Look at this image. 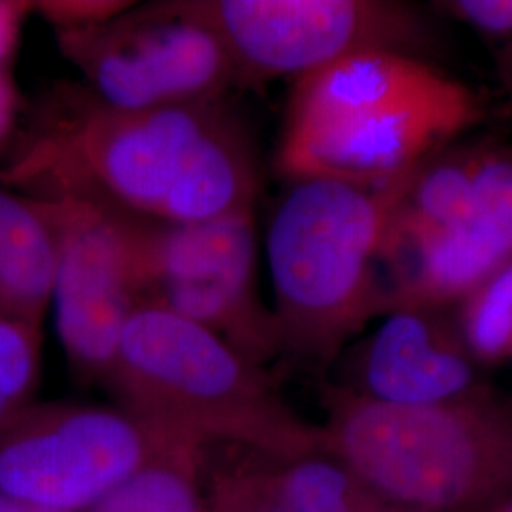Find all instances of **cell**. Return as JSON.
I'll use <instances>...</instances> for the list:
<instances>
[{"instance_id": "cell-1", "label": "cell", "mask_w": 512, "mask_h": 512, "mask_svg": "<svg viewBox=\"0 0 512 512\" xmlns=\"http://www.w3.org/2000/svg\"><path fill=\"white\" fill-rule=\"evenodd\" d=\"M0 181L31 200L73 198L137 219L202 222L255 207V148L224 99L118 110L67 90L6 150Z\"/></svg>"}, {"instance_id": "cell-2", "label": "cell", "mask_w": 512, "mask_h": 512, "mask_svg": "<svg viewBox=\"0 0 512 512\" xmlns=\"http://www.w3.org/2000/svg\"><path fill=\"white\" fill-rule=\"evenodd\" d=\"M486 114L475 88L427 59L361 52L296 80L275 164L291 183H395Z\"/></svg>"}, {"instance_id": "cell-3", "label": "cell", "mask_w": 512, "mask_h": 512, "mask_svg": "<svg viewBox=\"0 0 512 512\" xmlns=\"http://www.w3.org/2000/svg\"><path fill=\"white\" fill-rule=\"evenodd\" d=\"M412 173L382 186L291 183L266 236L281 353L329 365L370 319L387 315L382 253Z\"/></svg>"}, {"instance_id": "cell-4", "label": "cell", "mask_w": 512, "mask_h": 512, "mask_svg": "<svg viewBox=\"0 0 512 512\" xmlns=\"http://www.w3.org/2000/svg\"><path fill=\"white\" fill-rule=\"evenodd\" d=\"M105 387L118 406L205 446L275 461L321 452V429L294 416L264 366L154 304L129 319Z\"/></svg>"}, {"instance_id": "cell-5", "label": "cell", "mask_w": 512, "mask_h": 512, "mask_svg": "<svg viewBox=\"0 0 512 512\" xmlns=\"http://www.w3.org/2000/svg\"><path fill=\"white\" fill-rule=\"evenodd\" d=\"M327 404L321 452L395 507L461 509L512 463V412L480 389L452 403L395 406L330 387Z\"/></svg>"}, {"instance_id": "cell-6", "label": "cell", "mask_w": 512, "mask_h": 512, "mask_svg": "<svg viewBox=\"0 0 512 512\" xmlns=\"http://www.w3.org/2000/svg\"><path fill=\"white\" fill-rule=\"evenodd\" d=\"M54 33L84 90L110 109L211 103L239 86L226 46L186 0L131 2L105 21Z\"/></svg>"}, {"instance_id": "cell-7", "label": "cell", "mask_w": 512, "mask_h": 512, "mask_svg": "<svg viewBox=\"0 0 512 512\" xmlns=\"http://www.w3.org/2000/svg\"><path fill=\"white\" fill-rule=\"evenodd\" d=\"M226 46L241 84L300 80L361 52L427 59L429 23L389 0H186Z\"/></svg>"}, {"instance_id": "cell-8", "label": "cell", "mask_w": 512, "mask_h": 512, "mask_svg": "<svg viewBox=\"0 0 512 512\" xmlns=\"http://www.w3.org/2000/svg\"><path fill=\"white\" fill-rule=\"evenodd\" d=\"M183 439L118 404H27L0 427V495L86 512Z\"/></svg>"}, {"instance_id": "cell-9", "label": "cell", "mask_w": 512, "mask_h": 512, "mask_svg": "<svg viewBox=\"0 0 512 512\" xmlns=\"http://www.w3.org/2000/svg\"><path fill=\"white\" fill-rule=\"evenodd\" d=\"M145 304L173 311L264 366L281 353L258 293L253 209L202 222L133 217Z\"/></svg>"}, {"instance_id": "cell-10", "label": "cell", "mask_w": 512, "mask_h": 512, "mask_svg": "<svg viewBox=\"0 0 512 512\" xmlns=\"http://www.w3.org/2000/svg\"><path fill=\"white\" fill-rule=\"evenodd\" d=\"M31 203L54 238L50 306L61 346L82 380L105 385L129 319L145 306L133 217L73 198Z\"/></svg>"}, {"instance_id": "cell-11", "label": "cell", "mask_w": 512, "mask_h": 512, "mask_svg": "<svg viewBox=\"0 0 512 512\" xmlns=\"http://www.w3.org/2000/svg\"><path fill=\"white\" fill-rule=\"evenodd\" d=\"M452 308L389 311L357 355L355 387L376 403L433 406L476 393L475 357Z\"/></svg>"}, {"instance_id": "cell-12", "label": "cell", "mask_w": 512, "mask_h": 512, "mask_svg": "<svg viewBox=\"0 0 512 512\" xmlns=\"http://www.w3.org/2000/svg\"><path fill=\"white\" fill-rule=\"evenodd\" d=\"M52 232L31 200L0 186V319L40 329L52 302Z\"/></svg>"}, {"instance_id": "cell-13", "label": "cell", "mask_w": 512, "mask_h": 512, "mask_svg": "<svg viewBox=\"0 0 512 512\" xmlns=\"http://www.w3.org/2000/svg\"><path fill=\"white\" fill-rule=\"evenodd\" d=\"M473 147L446 148L414 169L395 209L385 247L418 243L465 226L473 215Z\"/></svg>"}, {"instance_id": "cell-14", "label": "cell", "mask_w": 512, "mask_h": 512, "mask_svg": "<svg viewBox=\"0 0 512 512\" xmlns=\"http://www.w3.org/2000/svg\"><path fill=\"white\" fill-rule=\"evenodd\" d=\"M205 450L198 440H179L86 512H209L202 492Z\"/></svg>"}, {"instance_id": "cell-15", "label": "cell", "mask_w": 512, "mask_h": 512, "mask_svg": "<svg viewBox=\"0 0 512 512\" xmlns=\"http://www.w3.org/2000/svg\"><path fill=\"white\" fill-rule=\"evenodd\" d=\"M319 454L281 461L285 467L268 471V484L279 505L291 512H380V501L344 465Z\"/></svg>"}, {"instance_id": "cell-16", "label": "cell", "mask_w": 512, "mask_h": 512, "mask_svg": "<svg viewBox=\"0 0 512 512\" xmlns=\"http://www.w3.org/2000/svg\"><path fill=\"white\" fill-rule=\"evenodd\" d=\"M459 330L475 361L497 363L512 353V258L458 304Z\"/></svg>"}, {"instance_id": "cell-17", "label": "cell", "mask_w": 512, "mask_h": 512, "mask_svg": "<svg viewBox=\"0 0 512 512\" xmlns=\"http://www.w3.org/2000/svg\"><path fill=\"white\" fill-rule=\"evenodd\" d=\"M473 171L471 224L495 249L512 258V147L478 145Z\"/></svg>"}, {"instance_id": "cell-18", "label": "cell", "mask_w": 512, "mask_h": 512, "mask_svg": "<svg viewBox=\"0 0 512 512\" xmlns=\"http://www.w3.org/2000/svg\"><path fill=\"white\" fill-rule=\"evenodd\" d=\"M38 368L40 329L0 319V427L31 404Z\"/></svg>"}, {"instance_id": "cell-19", "label": "cell", "mask_w": 512, "mask_h": 512, "mask_svg": "<svg viewBox=\"0 0 512 512\" xmlns=\"http://www.w3.org/2000/svg\"><path fill=\"white\" fill-rule=\"evenodd\" d=\"M439 8L486 37L512 38V0H448Z\"/></svg>"}, {"instance_id": "cell-20", "label": "cell", "mask_w": 512, "mask_h": 512, "mask_svg": "<svg viewBox=\"0 0 512 512\" xmlns=\"http://www.w3.org/2000/svg\"><path fill=\"white\" fill-rule=\"evenodd\" d=\"M129 4L118 0H50L35 2V12L42 14L54 29H73L112 18Z\"/></svg>"}, {"instance_id": "cell-21", "label": "cell", "mask_w": 512, "mask_h": 512, "mask_svg": "<svg viewBox=\"0 0 512 512\" xmlns=\"http://www.w3.org/2000/svg\"><path fill=\"white\" fill-rule=\"evenodd\" d=\"M33 12L35 2L0 0V71H10V63L18 52L23 25Z\"/></svg>"}, {"instance_id": "cell-22", "label": "cell", "mask_w": 512, "mask_h": 512, "mask_svg": "<svg viewBox=\"0 0 512 512\" xmlns=\"http://www.w3.org/2000/svg\"><path fill=\"white\" fill-rule=\"evenodd\" d=\"M19 116V95L10 71H0V156L16 137Z\"/></svg>"}, {"instance_id": "cell-23", "label": "cell", "mask_w": 512, "mask_h": 512, "mask_svg": "<svg viewBox=\"0 0 512 512\" xmlns=\"http://www.w3.org/2000/svg\"><path fill=\"white\" fill-rule=\"evenodd\" d=\"M497 76L512 101V38L503 44V48L497 54Z\"/></svg>"}, {"instance_id": "cell-24", "label": "cell", "mask_w": 512, "mask_h": 512, "mask_svg": "<svg viewBox=\"0 0 512 512\" xmlns=\"http://www.w3.org/2000/svg\"><path fill=\"white\" fill-rule=\"evenodd\" d=\"M0 512H55L48 511V509H42V507H35V505H29V503H23L18 499H12V497H6V495H0Z\"/></svg>"}, {"instance_id": "cell-25", "label": "cell", "mask_w": 512, "mask_h": 512, "mask_svg": "<svg viewBox=\"0 0 512 512\" xmlns=\"http://www.w3.org/2000/svg\"><path fill=\"white\" fill-rule=\"evenodd\" d=\"M511 512H512V509H511Z\"/></svg>"}]
</instances>
